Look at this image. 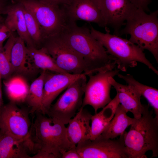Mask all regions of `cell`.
<instances>
[{
  "label": "cell",
  "mask_w": 158,
  "mask_h": 158,
  "mask_svg": "<svg viewBox=\"0 0 158 158\" xmlns=\"http://www.w3.org/2000/svg\"><path fill=\"white\" fill-rule=\"evenodd\" d=\"M119 104V100L116 95L100 111L92 115L91 119L90 140H94L102 134L113 117Z\"/></svg>",
  "instance_id": "ffe728a7"
},
{
  "label": "cell",
  "mask_w": 158,
  "mask_h": 158,
  "mask_svg": "<svg viewBox=\"0 0 158 158\" xmlns=\"http://www.w3.org/2000/svg\"><path fill=\"white\" fill-rule=\"evenodd\" d=\"M13 33L6 25L4 20L0 22V43H3Z\"/></svg>",
  "instance_id": "83f0119b"
},
{
  "label": "cell",
  "mask_w": 158,
  "mask_h": 158,
  "mask_svg": "<svg viewBox=\"0 0 158 158\" xmlns=\"http://www.w3.org/2000/svg\"><path fill=\"white\" fill-rule=\"evenodd\" d=\"M36 113L30 131L35 154L32 158H61L63 152L74 146L68 138L67 127L56 118Z\"/></svg>",
  "instance_id": "7a4b0ae2"
},
{
  "label": "cell",
  "mask_w": 158,
  "mask_h": 158,
  "mask_svg": "<svg viewBox=\"0 0 158 158\" xmlns=\"http://www.w3.org/2000/svg\"><path fill=\"white\" fill-rule=\"evenodd\" d=\"M84 108L81 107L68 124L67 137L73 146L90 139L92 115Z\"/></svg>",
  "instance_id": "e0dca14e"
},
{
  "label": "cell",
  "mask_w": 158,
  "mask_h": 158,
  "mask_svg": "<svg viewBox=\"0 0 158 158\" xmlns=\"http://www.w3.org/2000/svg\"><path fill=\"white\" fill-rule=\"evenodd\" d=\"M6 2L4 0H0V22L4 21L2 15H3L4 8L6 5Z\"/></svg>",
  "instance_id": "1f68e13d"
},
{
  "label": "cell",
  "mask_w": 158,
  "mask_h": 158,
  "mask_svg": "<svg viewBox=\"0 0 158 158\" xmlns=\"http://www.w3.org/2000/svg\"><path fill=\"white\" fill-rule=\"evenodd\" d=\"M24 11L28 34L35 47L37 48H39L43 40L39 25L32 14L24 6Z\"/></svg>",
  "instance_id": "4316f807"
},
{
  "label": "cell",
  "mask_w": 158,
  "mask_h": 158,
  "mask_svg": "<svg viewBox=\"0 0 158 158\" xmlns=\"http://www.w3.org/2000/svg\"><path fill=\"white\" fill-rule=\"evenodd\" d=\"M149 106L144 105L141 117L135 118L128 132L124 133V142L129 158H147L146 153L158 155V118L154 117Z\"/></svg>",
  "instance_id": "3957f363"
},
{
  "label": "cell",
  "mask_w": 158,
  "mask_h": 158,
  "mask_svg": "<svg viewBox=\"0 0 158 158\" xmlns=\"http://www.w3.org/2000/svg\"><path fill=\"white\" fill-rule=\"evenodd\" d=\"M3 43H0V52L2 50L3 48Z\"/></svg>",
  "instance_id": "836d02e7"
},
{
  "label": "cell",
  "mask_w": 158,
  "mask_h": 158,
  "mask_svg": "<svg viewBox=\"0 0 158 158\" xmlns=\"http://www.w3.org/2000/svg\"><path fill=\"white\" fill-rule=\"evenodd\" d=\"M105 29L106 32L104 33L92 26L90 28L92 35L102 44L107 53L115 59L118 69L126 72L128 68L136 66L137 62H139L146 65L158 75L157 70L146 57L144 50L129 40L110 34L107 27Z\"/></svg>",
  "instance_id": "277c9868"
},
{
  "label": "cell",
  "mask_w": 158,
  "mask_h": 158,
  "mask_svg": "<svg viewBox=\"0 0 158 158\" xmlns=\"http://www.w3.org/2000/svg\"></svg>",
  "instance_id": "d590c367"
},
{
  "label": "cell",
  "mask_w": 158,
  "mask_h": 158,
  "mask_svg": "<svg viewBox=\"0 0 158 158\" xmlns=\"http://www.w3.org/2000/svg\"><path fill=\"white\" fill-rule=\"evenodd\" d=\"M131 3L136 8L147 12L150 11L148 5L151 0H129Z\"/></svg>",
  "instance_id": "f1b7e54d"
},
{
  "label": "cell",
  "mask_w": 158,
  "mask_h": 158,
  "mask_svg": "<svg viewBox=\"0 0 158 158\" xmlns=\"http://www.w3.org/2000/svg\"><path fill=\"white\" fill-rule=\"evenodd\" d=\"M61 158H81L78 153L76 146H74L69 149L63 152L61 155Z\"/></svg>",
  "instance_id": "f546056e"
},
{
  "label": "cell",
  "mask_w": 158,
  "mask_h": 158,
  "mask_svg": "<svg viewBox=\"0 0 158 158\" xmlns=\"http://www.w3.org/2000/svg\"><path fill=\"white\" fill-rule=\"evenodd\" d=\"M158 11L147 14L135 7L117 36L130 35L129 40L153 55L158 63Z\"/></svg>",
  "instance_id": "5b68a950"
},
{
  "label": "cell",
  "mask_w": 158,
  "mask_h": 158,
  "mask_svg": "<svg viewBox=\"0 0 158 158\" xmlns=\"http://www.w3.org/2000/svg\"><path fill=\"white\" fill-rule=\"evenodd\" d=\"M16 37L12 33L0 52V74L2 79L4 80L10 77L13 73L11 56Z\"/></svg>",
  "instance_id": "484cf974"
},
{
  "label": "cell",
  "mask_w": 158,
  "mask_h": 158,
  "mask_svg": "<svg viewBox=\"0 0 158 158\" xmlns=\"http://www.w3.org/2000/svg\"><path fill=\"white\" fill-rule=\"evenodd\" d=\"M87 82L85 74L75 80L50 106L46 115L67 124L82 107Z\"/></svg>",
  "instance_id": "52a82bcc"
},
{
  "label": "cell",
  "mask_w": 158,
  "mask_h": 158,
  "mask_svg": "<svg viewBox=\"0 0 158 158\" xmlns=\"http://www.w3.org/2000/svg\"><path fill=\"white\" fill-rule=\"evenodd\" d=\"M63 7L69 20L85 21L107 27L96 0H72Z\"/></svg>",
  "instance_id": "4fadbf2b"
},
{
  "label": "cell",
  "mask_w": 158,
  "mask_h": 158,
  "mask_svg": "<svg viewBox=\"0 0 158 158\" xmlns=\"http://www.w3.org/2000/svg\"><path fill=\"white\" fill-rule=\"evenodd\" d=\"M6 95L10 101L20 103L26 101L29 86L23 76L11 75L4 81Z\"/></svg>",
  "instance_id": "7402d4cb"
},
{
  "label": "cell",
  "mask_w": 158,
  "mask_h": 158,
  "mask_svg": "<svg viewBox=\"0 0 158 158\" xmlns=\"http://www.w3.org/2000/svg\"><path fill=\"white\" fill-rule=\"evenodd\" d=\"M26 45L22 39L16 37L11 54L13 72L22 75L32 74L37 70L30 58Z\"/></svg>",
  "instance_id": "ac0fdd59"
},
{
  "label": "cell",
  "mask_w": 158,
  "mask_h": 158,
  "mask_svg": "<svg viewBox=\"0 0 158 158\" xmlns=\"http://www.w3.org/2000/svg\"><path fill=\"white\" fill-rule=\"evenodd\" d=\"M19 1L35 19L43 41L47 38L60 34L69 20L63 7L40 0H22Z\"/></svg>",
  "instance_id": "8992f818"
},
{
  "label": "cell",
  "mask_w": 158,
  "mask_h": 158,
  "mask_svg": "<svg viewBox=\"0 0 158 158\" xmlns=\"http://www.w3.org/2000/svg\"><path fill=\"white\" fill-rule=\"evenodd\" d=\"M4 0V1H5L6 2V1H8V0ZM11 0L13 1V2H15V1H19L22 0Z\"/></svg>",
  "instance_id": "e575fe53"
},
{
  "label": "cell",
  "mask_w": 158,
  "mask_h": 158,
  "mask_svg": "<svg viewBox=\"0 0 158 158\" xmlns=\"http://www.w3.org/2000/svg\"><path fill=\"white\" fill-rule=\"evenodd\" d=\"M76 149L81 158H129L124 133L117 139H107L101 135L94 140L79 143Z\"/></svg>",
  "instance_id": "30bf717a"
},
{
  "label": "cell",
  "mask_w": 158,
  "mask_h": 158,
  "mask_svg": "<svg viewBox=\"0 0 158 158\" xmlns=\"http://www.w3.org/2000/svg\"><path fill=\"white\" fill-rule=\"evenodd\" d=\"M29 56L36 68L37 70L54 73H68L59 68L51 56L43 47L39 48L28 47Z\"/></svg>",
  "instance_id": "cb8c5ba5"
},
{
  "label": "cell",
  "mask_w": 158,
  "mask_h": 158,
  "mask_svg": "<svg viewBox=\"0 0 158 158\" xmlns=\"http://www.w3.org/2000/svg\"><path fill=\"white\" fill-rule=\"evenodd\" d=\"M2 78L0 74V107L4 104L2 90Z\"/></svg>",
  "instance_id": "d6a6232c"
},
{
  "label": "cell",
  "mask_w": 158,
  "mask_h": 158,
  "mask_svg": "<svg viewBox=\"0 0 158 158\" xmlns=\"http://www.w3.org/2000/svg\"><path fill=\"white\" fill-rule=\"evenodd\" d=\"M120 70L117 67L109 70L98 72L95 75H88L84 89V97L81 107L87 105L91 106L95 113L102 108L111 100L110 91L111 85L109 80L110 77L117 75Z\"/></svg>",
  "instance_id": "8fae6325"
},
{
  "label": "cell",
  "mask_w": 158,
  "mask_h": 158,
  "mask_svg": "<svg viewBox=\"0 0 158 158\" xmlns=\"http://www.w3.org/2000/svg\"><path fill=\"white\" fill-rule=\"evenodd\" d=\"M0 132V158H32L29 145L24 140Z\"/></svg>",
  "instance_id": "d6986e66"
},
{
  "label": "cell",
  "mask_w": 158,
  "mask_h": 158,
  "mask_svg": "<svg viewBox=\"0 0 158 158\" xmlns=\"http://www.w3.org/2000/svg\"><path fill=\"white\" fill-rule=\"evenodd\" d=\"M41 47L46 49L61 69L69 73L79 75L84 73L88 75V71L83 59L68 45L60 34L44 39Z\"/></svg>",
  "instance_id": "ba28073f"
},
{
  "label": "cell",
  "mask_w": 158,
  "mask_h": 158,
  "mask_svg": "<svg viewBox=\"0 0 158 158\" xmlns=\"http://www.w3.org/2000/svg\"><path fill=\"white\" fill-rule=\"evenodd\" d=\"M59 34L83 59L88 71V76L116 67L115 59L92 35L90 28L86 26L79 27L76 22L69 20Z\"/></svg>",
  "instance_id": "6da1fadb"
},
{
  "label": "cell",
  "mask_w": 158,
  "mask_h": 158,
  "mask_svg": "<svg viewBox=\"0 0 158 158\" xmlns=\"http://www.w3.org/2000/svg\"><path fill=\"white\" fill-rule=\"evenodd\" d=\"M85 73L77 75L54 73L46 71L44 87L42 104L45 114L58 95Z\"/></svg>",
  "instance_id": "5bb4252c"
},
{
  "label": "cell",
  "mask_w": 158,
  "mask_h": 158,
  "mask_svg": "<svg viewBox=\"0 0 158 158\" xmlns=\"http://www.w3.org/2000/svg\"><path fill=\"white\" fill-rule=\"evenodd\" d=\"M46 71L42 70L39 76L29 86L26 101L30 108V113L45 114L42 101L44 80Z\"/></svg>",
  "instance_id": "603a6c76"
},
{
  "label": "cell",
  "mask_w": 158,
  "mask_h": 158,
  "mask_svg": "<svg viewBox=\"0 0 158 158\" xmlns=\"http://www.w3.org/2000/svg\"><path fill=\"white\" fill-rule=\"evenodd\" d=\"M127 113L122 106L119 104L113 117L101 135L105 138L110 139L122 135L135 119V118L128 116Z\"/></svg>",
  "instance_id": "44dd1931"
},
{
  "label": "cell",
  "mask_w": 158,
  "mask_h": 158,
  "mask_svg": "<svg viewBox=\"0 0 158 158\" xmlns=\"http://www.w3.org/2000/svg\"><path fill=\"white\" fill-rule=\"evenodd\" d=\"M27 110L10 101L0 107V131L27 142L32 148V124ZM30 113V112H29Z\"/></svg>",
  "instance_id": "9c48e42d"
},
{
  "label": "cell",
  "mask_w": 158,
  "mask_h": 158,
  "mask_svg": "<svg viewBox=\"0 0 158 158\" xmlns=\"http://www.w3.org/2000/svg\"><path fill=\"white\" fill-rule=\"evenodd\" d=\"M107 26L117 35L135 7L129 0H96Z\"/></svg>",
  "instance_id": "7c38bea8"
},
{
  "label": "cell",
  "mask_w": 158,
  "mask_h": 158,
  "mask_svg": "<svg viewBox=\"0 0 158 158\" xmlns=\"http://www.w3.org/2000/svg\"><path fill=\"white\" fill-rule=\"evenodd\" d=\"M108 79L111 86L116 90L120 103L126 112L132 113L135 119L140 118L142 116L144 106L140 101L141 95L128 85H124L117 82L113 77H110Z\"/></svg>",
  "instance_id": "2e32d148"
},
{
  "label": "cell",
  "mask_w": 158,
  "mask_h": 158,
  "mask_svg": "<svg viewBox=\"0 0 158 158\" xmlns=\"http://www.w3.org/2000/svg\"><path fill=\"white\" fill-rule=\"evenodd\" d=\"M49 4L62 7L68 5L72 0H40Z\"/></svg>",
  "instance_id": "4dcf8cb0"
},
{
  "label": "cell",
  "mask_w": 158,
  "mask_h": 158,
  "mask_svg": "<svg viewBox=\"0 0 158 158\" xmlns=\"http://www.w3.org/2000/svg\"><path fill=\"white\" fill-rule=\"evenodd\" d=\"M24 9L23 5L19 1L6 4L3 12V15L6 16L4 22L12 32H17L27 47H35L27 30Z\"/></svg>",
  "instance_id": "9a60e30c"
},
{
  "label": "cell",
  "mask_w": 158,
  "mask_h": 158,
  "mask_svg": "<svg viewBox=\"0 0 158 158\" xmlns=\"http://www.w3.org/2000/svg\"><path fill=\"white\" fill-rule=\"evenodd\" d=\"M117 75L146 99L154 110L155 117L158 118V90L139 83L130 74L124 75L119 73Z\"/></svg>",
  "instance_id": "d4e9b609"
}]
</instances>
